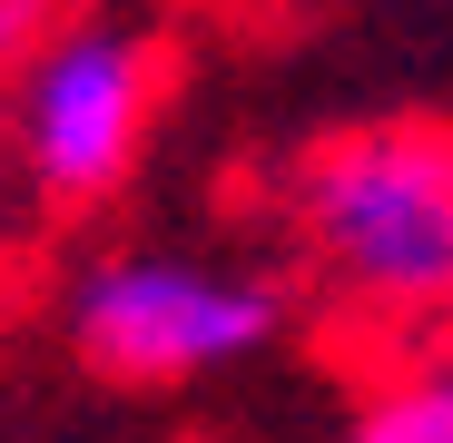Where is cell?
<instances>
[{"label":"cell","instance_id":"1","mask_svg":"<svg viewBox=\"0 0 453 443\" xmlns=\"http://www.w3.org/2000/svg\"><path fill=\"white\" fill-rule=\"evenodd\" d=\"M286 247L335 316L443 345L453 335V128L365 118L286 168Z\"/></svg>","mask_w":453,"mask_h":443},{"label":"cell","instance_id":"2","mask_svg":"<svg viewBox=\"0 0 453 443\" xmlns=\"http://www.w3.org/2000/svg\"><path fill=\"white\" fill-rule=\"evenodd\" d=\"M286 335V286L197 247H119L69 276V345L109 385H197Z\"/></svg>","mask_w":453,"mask_h":443},{"label":"cell","instance_id":"3","mask_svg":"<svg viewBox=\"0 0 453 443\" xmlns=\"http://www.w3.org/2000/svg\"><path fill=\"white\" fill-rule=\"evenodd\" d=\"M0 99H11L20 178L59 207H89L148 158V128H158V40L128 30V20H99V11H69L0 80Z\"/></svg>","mask_w":453,"mask_h":443},{"label":"cell","instance_id":"4","mask_svg":"<svg viewBox=\"0 0 453 443\" xmlns=\"http://www.w3.org/2000/svg\"><path fill=\"white\" fill-rule=\"evenodd\" d=\"M345 443H453V335L443 345H404V364H385L355 394Z\"/></svg>","mask_w":453,"mask_h":443},{"label":"cell","instance_id":"5","mask_svg":"<svg viewBox=\"0 0 453 443\" xmlns=\"http://www.w3.org/2000/svg\"><path fill=\"white\" fill-rule=\"evenodd\" d=\"M59 20H69V0H0V80H11V69H20Z\"/></svg>","mask_w":453,"mask_h":443}]
</instances>
